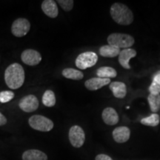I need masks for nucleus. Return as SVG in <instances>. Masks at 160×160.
<instances>
[{"label":"nucleus","instance_id":"f257e3e1","mask_svg":"<svg viewBox=\"0 0 160 160\" xmlns=\"http://www.w3.org/2000/svg\"><path fill=\"white\" fill-rule=\"evenodd\" d=\"M5 81L8 87L16 90L22 86L25 82V71L19 63H13L5 71Z\"/></svg>","mask_w":160,"mask_h":160},{"label":"nucleus","instance_id":"f03ea898","mask_svg":"<svg viewBox=\"0 0 160 160\" xmlns=\"http://www.w3.org/2000/svg\"><path fill=\"white\" fill-rule=\"evenodd\" d=\"M110 12L112 19L119 25H129L133 22V13L124 4L114 3L111 7Z\"/></svg>","mask_w":160,"mask_h":160},{"label":"nucleus","instance_id":"7ed1b4c3","mask_svg":"<svg viewBox=\"0 0 160 160\" xmlns=\"http://www.w3.org/2000/svg\"><path fill=\"white\" fill-rule=\"evenodd\" d=\"M108 42L109 45L116 46L119 48H131L134 43V38L126 33H114L108 37Z\"/></svg>","mask_w":160,"mask_h":160},{"label":"nucleus","instance_id":"20e7f679","mask_svg":"<svg viewBox=\"0 0 160 160\" xmlns=\"http://www.w3.org/2000/svg\"><path fill=\"white\" fill-rule=\"evenodd\" d=\"M29 125L33 129L42 132H48L53 128V122L48 118L41 115H33L28 120Z\"/></svg>","mask_w":160,"mask_h":160},{"label":"nucleus","instance_id":"39448f33","mask_svg":"<svg viewBox=\"0 0 160 160\" xmlns=\"http://www.w3.org/2000/svg\"><path fill=\"white\" fill-rule=\"evenodd\" d=\"M98 61V56L94 52L87 51L82 53L76 59L75 64L78 68L85 70L93 67L97 64Z\"/></svg>","mask_w":160,"mask_h":160},{"label":"nucleus","instance_id":"423d86ee","mask_svg":"<svg viewBox=\"0 0 160 160\" xmlns=\"http://www.w3.org/2000/svg\"><path fill=\"white\" fill-rule=\"evenodd\" d=\"M68 137L71 145L77 148H81L85 143V132L81 127L78 125H73L70 128Z\"/></svg>","mask_w":160,"mask_h":160},{"label":"nucleus","instance_id":"0eeeda50","mask_svg":"<svg viewBox=\"0 0 160 160\" xmlns=\"http://www.w3.org/2000/svg\"><path fill=\"white\" fill-rule=\"evenodd\" d=\"M31 29V24L27 19L19 18L12 24L11 33L17 37H22L28 33Z\"/></svg>","mask_w":160,"mask_h":160},{"label":"nucleus","instance_id":"6e6552de","mask_svg":"<svg viewBox=\"0 0 160 160\" xmlns=\"http://www.w3.org/2000/svg\"><path fill=\"white\" fill-rule=\"evenodd\" d=\"M39 100L34 95H28L22 98L19 102V106L22 111L31 113L35 111L39 108Z\"/></svg>","mask_w":160,"mask_h":160},{"label":"nucleus","instance_id":"1a4fd4ad","mask_svg":"<svg viewBox=\"0 0 160 160\" xmlns=\"http://www.w3.org/2000/svg\"><path fill=\"white\" fill-rule=\"evenodd\" d=\"M21 59L25 65L35 66L39 65L42 61V56L39 52L35 50L27 49L21 54Z\"/></svg>","mask_w":160,"mask_h":160},{"label":"nucleus","instance_id":"9d476101","mask_svg":"<svg viewBox=\"0 0 160 160\" xmlns=\"http://www.w3.org/2000/svg\"><path fill=\"white\" fill-rule=\"evenodd\" d=\"M137 56V51L134 49L126 48L120 51L119 54V62L124 68L130 69L131 65H129V62L132 58Z\"/></svg>","mask_w":160,"mask_h":160},{"label":"nucleus","instance_id":"9b49d317","mask_svg":"<svg viewBox=\"0 0 160 160\" xmlns=\"http://www.w3.org/2000/svg\"><path fill=\"white\" fill-rule=\"evenodd\" d=\"M111 83L110 79H102V78L94 77L88 79L85 82V88L89 91H97L104 86Z\"/></svg>","mask_w":160,"mask_h":160},{"label":"nucleus","instance_id":"f8f14e48","mask_svg":"<svg viewBox=\"0 0 160 160\" xmlns=\"http://www.w3.org/2000/svg\"><path fill=\"white\" fill-rule=\"evenodd\" d=\"M113 139L118 143L126 142L129 139L131 136V131L128 127H118L113 130Z\"/></svg>","mask_w":160,"mask_h":160},{"label":"nucleus","instance_id":"ddd939ff","mask_svg":"<svg viewBox=\"0 0 160 160\" xmlns=\"http://www.w3.org/2000/svg\"><path fill=\"white\" fill-rule=\"evenodd\" d=\"M102 117L106 125H114L119 122V118L117 112L113 108H106L102 111Z\"/></svg>","mask_w":160,"mask_h":160},{"label":"nucleus","instance_id":"4468645a","mask_svg":"<svg viewBox=\"0 0 160 160\" xmlns=\"http://www.w3.org/2000/svg\"><path fill=\"white\" fill-rule=\"evenodd\" d=\"M42 10L45 15L51 18H56L59 14L57 3L53 0H45L42 3Z\"/></svg>","mask_w":160,"mask_h":160},{"label":"nucleus","instance_id":"2eb2a0df","mask_svg":"<svg viewBox=\"0 0 160 160\" xmlns=\"http://www.w3.org/2000/svg\"><path fill=\"white\" fill-rule=\"evenodd\" d=\"M110 89L113 96L118 99H122L127 94V88L125 83L122 82H113L110 84Z\"/></svg>","mask_w":160,"mask_h":160},{"label":"nucleus","instance_id":"dca6fc26","mask_svg":"<svg viewBox=\"0 0 160 160\" xmlns=\"http://www.w3.org/2000/svg\"><path fill=\"white\" fill-rule=\"evenodd\" d=\"M22 160H48V157L42 151L31 149L24 152Z\"/></svg>","mask_w":160,"mask_h":160},{"label":"nucleus","instance_id":"f3484780","mask_svg":"<svg viewBox=\"0 0 160 160\" xmlns=\"http://www.w3.org/2000/svg\"><path fill=\"white\" fill-rule=\"evenodd\" d=\"M120 49L116 46L107 45L102 46L99 48V54L103 57L113 58L119 56Z\"/></svg>","mask_w":160,"mask_h":160},{"label":"nucleus","instance_id":"a211bd4d","mask_svg":"<svg viewBox=\"0 0 160 160\" xmlns=\"http://www.w3.org/2000/svg\"><path fill=\"white\" fill-rule=\"evenodd\" d=\"M97 77L102 79L115 78L117 75V72L114 68L111 67H101L97 71Z\"/></svg>","mask_w":160,"mask_h":160},{"label":"nucleus","instance_id":"6ab92c4d","mask_svg":"<svg viewBox=\"0 0 160 160\" xmlns=\"http://www.w3.org/2000/svg\"><path fill=\"white\" fill-rule=\"evenodd\" d=\"M62 76L67 79L73 80H80L83 79L84 74L82 72L73 68H65L62 71Z\"/></svg>","mask_w":160,"mask_h":160},{"label":"nucleus","instance_id":"aec40b11","mask_svg":"<svg viewBox=\"0 0 160 160\" xmlns=\"http://www.w3.org/2000/svg\"><path fill=\"white\" fill-rule=\"evenodd\" d=\"M151 111L156 113L160 109V94H152L150 93L148 97Z\"/></svg>","mask_w":160,"mask_h":160},{"label":"nucleus","instance_id":"412c9836","mask_svg":"<svg viewBox=\"0 0 160 160\" xmlns=\"http://www.w3.org/2000/svg\"><path fill=\"white\" fill-rule=\"evenodd\" d=\"M42 103L46 107H53L56 104L54 93L51 90H47L42 96Z\"/></svg>","mask_w":160,"mask_h":160},{"label":"nucleus","instance_id":"4be33fe9","mask_svg":"<svg viewBox=\"0 0 160 160\" xmlns=\"http://www.w3.org/2000/svg\"><path fill=\"white\" fill-rule=\"evenodd\" d=\"M141 123L146 126L156 127L159 124V116L157 113H153L149 117L143 118L141 120Z\"/></svg>","mask_w":160,"mask_h":160},{"label":"nucleus","instance_id":"5701e85b","mask_svg":"<svg viewBox=\"0 0 160 160\" xmlns=\"http://www.w3.org/2000/svg\"><path fill=\"white\" fill-rule=\"evenodd\" d=\"M14 93L11 91H4L0 92V102L7 103L14 98Z\"/></svg>","mask_w":160,"mask_h":160},{"label":"nucleus","instance_id":"b1692460","mask_svg":"<svg viewBox=\"0 0 160 160\" xmlns=\"http://www.w3.org/2000/svg\"><path fill=\"white\" fill-rule=\"evenodd\" d=\"M57 2L65 11H71L73 7V0H58Z\"/></svg>","mask_w":160,"mask_h":160},{"label":"nucleus","instance_id":"393cba45","mask_svg":"<svg viewBox=\"0 0 160 160\" xmlns=\"http://www.w3.org/2000/svg\"><path fill=\"white\" fill-rule=\"evenodd\" d=\"M152 82L157 83L158 85H160V70L157 72H156L154 74H153V81H152Z\"/></svg>","mask_w":160,"mask_h":160},{"label":"nucleus","instance_id":"a878e982","mask_svg":"<svg viewBox=\"0 0 160 160\" xmlns=\"http://www.w3.org/2000/svg\"><path fill=\"white\" fill-rule=\"evenodd\" d=\"M95 160H113L109 156L106 154H99L95 158Z\"/></svg>","mask_w":160,"mask_h":160},{"label":"nucleus","instance_id":"bb28decb","mask_svg":"<svg viewBox=\"0 0 160 160\" xmlns=\"http://www.w3.org/2000/svg\"><path fill=\"white\" fill-rule=\"evenodd\" d=\"M6 123H7V119H6L5 116L0 112V126L5 125Z\"/></svg>","mask_w":160,"mask_h":160}]
</instances>
